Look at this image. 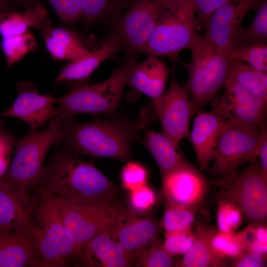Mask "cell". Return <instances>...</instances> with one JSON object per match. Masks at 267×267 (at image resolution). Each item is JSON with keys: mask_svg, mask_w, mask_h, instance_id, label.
Wrapping results in <instances>:
<instances>
[{"mask_svg": "<svg viewBox=\"0 0 267 267\" xmlns=\"http://www.w3.org/2000/svg\"><path fill=\"white\" fill-rule=\"evenodd\" d=\"M63 147L44 165L37 187L71 203L108 205L118 194L116 185L92 161L82 160Z\"/></svg>", "mask_w": 267, "mask_h": 267, "instance_id": "1", "label": "cell"}, {"mask_svg": "<svg viewBox=\"0 0 267 267\" xmlns=\"http://www.w3.org/2000/svg\"><path fill=\"white\" fill-rule=\"evenodd\" d=\"M112 113L87 123L77 122L74 117L57 116L62 127L59 143L78 155L128 161L132 146L139 140V130L145 125V120L142 118L134 121Z\"/></svg>", "mask_w": 267, "mask_h": 267, "instance_id": "2", "label": "cell"}, {"mask_svg": "<svg viewBox=\"0 0 267 267\" xmlns=\"http://www.w3.org/2000/svg\"><path fill=\"white\" fill-rule=\"evenodd\" d=\"M136 56H126L122 65L107 79L92 84L77 82L68 93L57 98L60 118L76 114H109L118 108L122 97L130 67Z\"/></svg>", "mask_w": 267, "mask_h": 267, "instance_id": "3", "label": "cell"}, {"mask_svg": "<svg viewBox=\"0 0 267 267\" xmlns=\"http://www.w3.org/2000/svg\"><path fill=\"white\" fill-rule=\"evenodd\" d=\"M191 57L185 64L188 75L185 86L195 112H198L223 88L228 78L229 57L198 35L191 49Z\"/></svg>", "mask_w": 267, "mask_h": 267, "instance_id": "4", "label": "cell"}, {"mask_svg": "<svg viewBox=\"0 0 267 267\" xmlns=\"http://www.w3.org/2000/svg\"><path fill=\"white\" fill-rule=\"evenodd\" d=\"M61 136L62 127L56 115L45 130L31 131L17 142L12 163L1 179L29 193L37 190L45 156L54 144L59 142Z\"/></svg>", "mask_w": 267, "mask_h": 267, "instance_id": "5", "label": "cell"}, {"mask_svg": "<svg viewBox=\"0 0 267 267\" xmlns=\"http://www.w3.org/2000/svg\"><path fill=\"white\" fill-rule=\"evenodd\" d=\"M35 214L34 233L39 253L36 267H63L76 260L74 246L69 237L57 197L39 194Z\"/></svg>", "mask_w": 267, "mask_h": 267, "instance_id": "6", "label": "cell"}, {"mask_svg": "<svg viewBox=\"0 0 267 267\" xmlns=\"http://www.w3.org/2000/svg\"><path fill=\"white\" fill-rule=\"evenodd\" d=\"M198 30L192 0H180L159 21L140 53L178 61L182 50L191 49Z\"/></svg>", "mask_w": 267, "mask_h": 267, "instance_id": "7", "label": "cell"}, {"mask_svg": "<svg viewBox=\"0 0 267 267\" xmlns=\"http://www.w3.org/2000/svg\"><path fill=\"white\" fill-rule=\"evenodd\" d=\"M266 134L267 127L261 130H254L227 121L212 160L211 174L218 176L220 181H224L235 175L244 163L254 162Z\"/></svg>", "mask_w": 267, "mask_h": 267, "instance_id": "8", "label": "cell"}, {"mask_svg": "<svg viewBox=\"0 0 267 267\" xmlns=\"http://www.w3.org/2000/svg\"><path fill=\"white\" fill-rule=\"evenodd\" d=\"M180 0H134L112 25L127 55L140 53L163 16Z\"/></svg>", "mask_w": 267, "mask_h": 267, "instance_id": "9", "label": "cell"}, {"mask_svg": "<svg viewBox=\"0 0 267 267\" xmlns=\"http://www.w3.org/2000/svg\"><path fill=\"white\" fill-rule=\"evenodd\" d=\"M57 198L76 260H79L86 245L98 234L114 225L121 207L115 203L108 205L71 203Z\"/></svg>", "mask_w": 267, "mask_h": 267, "instance_id": "10", "label": "cell"}, {"mask_svg": "<svg viewBox=\"0 0 267 267\" xmlns=\"http://www.w3.org/2000/svg\"><path fill=\"white\" fill-rule=\"evenodd\" d=\"M222 183V199L235 204L250 223L265 224L267 217V175L253 163Z\"/></svg>", "mask_w": 267, "mask_h": 267, "instance_id": "11", "label": "cell"}, {"mask_svg": "<svg viewBox=\"0 0 267 267\" xmlns=\"http://www.w3.org/2000/svg\"><path fill=\"white\" fill-rule=\"evenodd\" d=\"M153 107L162 133L179 147L181 140L188 136L190 119L195 112L185 87L177 82L174 72L168 90L153 99Z\"/></svg>", "mask_w": 267, "mask_h": 267, "instance_id": "12", "label": "cell"}, {"mask_svg": "<svg viewBox=\"0 0 267 267\" xmlns=\"http://www.w3.org/2000/svg\"><path fill=\"white\" fill-rule=\"evenodd\" d=\"M223 88V93L213 102L212 111L226 121L254 130H261L267 127V104L230 80L227 79Z\"/></svg>", "mask_w": 267, "mask_h": 267, "instance_id": "13", "label": "cell"}, {"mask_svg": "<svg viewBox=\"0 0 267 267\" xmlns=\"http://www.w3.org/2000/svg\"><path fill=\"white\" fill-rule=\"evenodd\" d=\"M162 181L166 203L184 207H199L208 188L205 178L186 160L162 176Z\"/></svg>", "mask_w": 267, "mask_h": 267, "instance_id": "14", "label": "cell"}, {"mask_svg": "<svg viewBox=\"0 0 267 267\" xmlns=\"http://www.w3.org/2000/svg\"><path fill=\"white\" fill-rule=\"evenodd\" d=\"M261 0H233L215 10L204 28V37L220 50L228 54L233 37L244 17L258 8Z\"/></svg>", "mask_w": 267, "mask_h": 267, "instance_id": "15", "label": "cell"}, {"mask_svg": "<svg viewBox=\"0 0 267 267\" xmlns=\"http://www.w3.org/2000/svg\"><path fill=\"white\" fill-rule=\"evenodd\" d=\"M18 95L13 104L0 114V117L18 118L28 124L34 131L57 115L54 107L56 99L50 95L38 93L33 83L18 84Z\"/></svg>", "mask_w": 267, "mask_h": 267, "instance_id": "16", "label": "cell"}, {"mask_svg": "<svg viewBox=\"0 0 267 267\" xmlns=\"http://www.w3.org/2000/svg\"><path fill=\"white\" fill-rule=\"evenodd\" d=\"M39 200L31 193L14 187L0 178V229L33 228Z\"/></svg>", "mask_w": 267, "mask_h": 267, "instance_id": "17", "label": "cell"}, {"mask_svg": "<svg viewBox=\"0 0 267 267\" xmlns=\"http://www.w3.org/2000/svg\"><path fill=\"white\" fill-rule=\"evenodd\" d=\"M160 225L153 218L139 217L121 207L113 225L118 241L134 258L157 238Z\"/></svg>", "mask_w": 267, "mask_h": 267, "instance_id": "18", "label": "cell"}, {"mask_svg": "<svg viewBox=\"0 0 267 267\" xmlns=\"http://www.w3.org/2000/svg\"><path fill=\"white\" fill-rule=\"evenodd\" d=\"M113 225L98 234L86 245L79 260L83 265L127 267L132 265L135 258L116 239Z\"/></svg>", "mask_w": 267, "mask_h": 267, "instance_id": "19", "label": "cell"}, {"mask_svg": "<svg viewBox=\"0 0 267 267\" xmlns=\"http://www.w3.org/2000/svg\"><path fill=\"white\" fill-rule=\"evenodd\" d=\"M34 228L0 229V267H36L39 253Z\"/></svg>", "mask_w": 267, "mask_h": 267, "instance_id": "20", "label": "cell"}, {"mask_svg": "<svg viewBox=\"0 0 267 267\" xmlns=\"http://www.w3.org/2000/svg\"><path fill=\"white\" fill-rule=\"evenodd\" d=\"M227 121L213 111L200 112L194 119L187 137L192 145L201 170L207 169Z\"/></svg>", "mask_w": 267, "mask_h": 267, "instance_id": "21", "label": "cell"}, {"mask_svg": "<svg viewBox=\"0 0 267 267\" xmlns=\"http://www.w3.org/2000/svg\"><path fill=\"white\" fill-rule=\"evenodd\" d=\"M169 68L157 56L149 55L142 61L132 64L127 79V84L146 95L153 100L164 92Z\"/></svg>", "mask_w": 267, "mask_h": 267, "instance_id": "22", "label": "cell"}, {"mask_svg": "<svg viewBox=\"0 0 267 267\" xmlns=\"http://www.w3.org/2000/svg\"><path fill=\"white\" fill-rule=\"evenodd\" d=\"M123 50L120 40L112 34L97 49L65 66L56 78L57 83L64 81L82 82L88 78L104 61L115 59L117 52Z\"/></svg>", "mask_w": 267, "mask_h": 267, "instance_id": "23", "label": "cell"}, {"mask_svg": "<svg viewBox=\"0 0 267 267\" xmlns=\"http://www.w3.org/2000/svg\"><path fill=\"white\" fill-rule=\"evenodd\" d=\"M50 26L47 12L39 3L21 12L7 11L0 14V34L2 38L24 34L30 28L38 29L43 33Z\"/></svg>", "mask_w": 267, "mask_h": 267, "instance_id": "24", "label": "cell"}, {"mask_svg": "<svg viewBox=\"0 0 267 267\" xmlns=\"http://www.w3.org/2000/svg\"><path fill=\"white\" fill-rule=\"evenodd\" d=\"M215 230L210 226L200 223L197 225L194 242L190 250L184 255L183 259L176 264L182 267H224V260L214 253L211 240Z\"/></svg>", "mask_w": 267, "mask_h": 267, "instance_id": "25", "label": "cell"}, {"mask_svg": "<svg viewBox=\"0 0 267 267\" xmlns=\"http://www.w3.org/2000/svg\"><path fill=\"white\" fill-rule=\"evenodd\" d=\"M43 34L47 49L57 59L73 61L89 52L78 35L72 31L49 27Z\"/></svg>", "mask_w": 267, "mask_h": 267, "instance_id": "26", "label": "cell"}, {"mask_svg": "<svg viewBox=\"0 0 267 267\" xmlns=\"http://www.w3.org/2000/svg\"><path fill=\"white\" fill-rule=\"evenodd\" d=\"M143 144L156 162L161 176L174 170L186 160L171 139L164 133L148 131Z\"/></svg>", "mask_w": 267, "mask_h": 267, "instance_id": "27", "label": "cell"}, {"mask_svg": "<svg viewBox=\"0 0 267 267\" xmlns=\"http://www.w3.org/2000/svg\"><path fill=\"white\" fill-rule=\"evenodd\" d=\"M227 79L245 88L254 97L267 104V74L247 64L229 58Z\"/></svg>", "mask_w": 267, "mask_h": 267, "instance_id": "28", "label": "cell"}, {"mask_svg": "<svg viewBox=\"0 0 267 267\" xmlns=\"http://www.w3.org/2000/svg\"><path fill=\"white\" fill-rule=\"evenodd\" d=\"M134 0H82L83 16L86 26L98 22L112 24Z\"/></svg>", "mask_w": 267, "mask_h": 267, "instance_id": "29", "label": "cell"}, {"mask_svg": "<svg viewBox=\"0 0 267 267\" xmlns=\"http://www.w3.org/2000/svg\"><path fill=\"white\" fill-rule=\"evenodd\" d=\"M255 11L256 15L251 24L246 28L241 26L237 30L231 48L267 43V0H261Z\"/></svg>", "mask_w": 267, "mask_h": 267, "instance_id": "30", "label": "cell"}, {"mask_svg": "<svg viewBox=\"0 0 267 267\" xmlns=\"http://www.w3.org/2000/svg\"><path fill=\"white\" fill-rule=\"evenodd\" d=\"M198 209L166 203L161 225L166 232L191 228Z\"/></svg>", "mask_w": 267, "mask_h": 267, "instance_id": "31", "label": "cell"}, {"mask_svg": "<svg viewBox=\"0 0 267 267\" xmlns=\"http://www.w3.org/2000/svg\"><path fill=\"white\" fill-rule=\"evenodd\" d=\"M34 36L28 31L26 33L6 38H2L1 47L8 66H11L21 59L36 46Z\"/></svg>", "mask_w": 267, "mask_h": 267, "instance_id": "32", "label": "cell"}, {"mask_svg": "<svg viewBox=\"0 0 267 267\" xmlns=\"http://www.w3.org/2000/svg\"><path fill=\"white\" fill-rule=\"evenodd\" d=\"M228 57L241 61L257 71L267 72V43L232 48L228 53Z\"/></svg>", "mask_w": 267, "mask_h": 267, "instance_id": "33", "label": "cell"}, {"mask_svg": "<svg viewBox=\"0 0 267 267\" xmlns=\"http://www.w3.org/2000/svg\"><path fill=\"white\" fill-rule=\"evenodd\" d=\"M211 245L214 253L219 258L237 259L246 250L244 248L236 233H226L218 230L214 234Z\"/></svg>", "mask_w": 267, "mask_h": 267, "instance_id": "34", "label": "cell"}, {"mask_svg": "<svg viewBox=\"0 0 267 267\" xmlns=\"http://www.w3.org/2000/svg\"><path fill=\"white\" fill-rule=\"evenodd\" d=\"M243 214L235 204L222 199L218 207L217 222L219 231L234 232L242 224Z\"/></svg>", "mask_w": 267, "mask_h": 267, "instance_id": "35", "label": "cell"}, {"mask_svg": "<svg viewBox=\"0 0 267 267\" xmlns=\"http://www.w3.org/2000/svg\"><path fill=\"white\" fill-rule=\"evenodd\" d=\"M162 244L164 250L171 256L184 255L192 247L195 238L191 228L171 232H165Z\"/></svg>", "mask_w": 267, "mask_h": 267, "instance_id": "36", "label": "cell"}, {"mask_svg": "<svg viewBox=\"0 0 267 267\" xmlns=\"http://www.w3.org/2000/svg\"><path fill=\"white\" fill-rule=\"evenodd\" d=\"M147 250H143L139 255L138 266L144 267H171L174 266L172 256L163 248L157 238Z\"/></svg>", "mask_w": 267, "mask_h": 267, "instance_id": "37", "label": "cell"}, {"mask_svg": "<svg viewBox=\"0 0 267 267\" xmlns=\"http://www.w3.org/2000/svg\"><path fill=\"white\" fill-rule=\"evenodd\" d=\"M65 23L72 24L82 18V0H47Z\"/></svg>", "mask_w": 267, "mask_h": 267, "instance_id": "38", "label": "cell"}, {"mask_svg": "<svg viewBox=\"0 0 267 267\" xmlns=\"http://www.w3.org/2000/svg\"><path fill=\"white\" fill-rule=\"evenodd\" d=\"M147 178L146 170L138 163L128 162L121 172L122 184L129 191L146 184Z\"/></svg>", "mask_w": 267, "mask_h": 267, "instance_id": "39", "label": "cell"}, {"mask_svg": "<svg viewBox=\"0 0 267 267\" xmlns=\"http://www.w3.org/2000/svg\"><path fill=\"white\" fill-rule=\"evenodd\" d=\"M233 0H192L199 30L204 29L208 19L218 8Z\"/></svg>", "mask_w": 267, "mask_h": 267, "instance_id": "40", "label": "cell"}, {"mask_svg": "<svg viewBox=\"0 0 267 267\" xmlns=\"http://www.w3.org/2000/svg\"><path fill=\"white\" fill-rule=\"evenodd\" d=\"M130 202L134 210L141 212L149 209L155 202L154 191L146 184L130 191Z\"/></svg>", "mask_w": 267, "mask_h": 267, "instance_id": "41", "label": "cell"}, {"mask_svg": "<svg viewBox=\"0 0 267 267\" xmlns=\"http://www.w3.org/2000/svg\"><path fill=\"white\" fill-rule=\"evenodd\" d=\"M15 138L3 129H0V177L7 171Z\"/></svg>", "mask_w": 267, "mask_h": 267, "instance_id": "42", "label": "cell"}, {"mask_svg": "<svg viewBox=\"0 0 267 267\" xmlns=\"http://www.w3.org/2000/svg\"><path fill=\"white\" fill-rule=\"evenodd\" d=\"M266 262L267 257L245 251L234 260L232 265L235 267H266Z\"/></svg>", "mask_w": 267, "mask_h": 267, "instance_id": "43", "label": "cell"}, {"mask_svg": "<svg viewBox=\"0 0 267 267\" xmlns=\"http://www.w3.org/2000/svg\"><path fill=\"white\" fill-rule=\"evenodd\" d=\"M236 235L246 251H248L256 239V224L250 223Z\"/></svg>", "mask_w": 267, "mask_h": 267, "instance_id": "44", "label": "cell"}, {"mask_svg": "<svg viewBox=\"0 0 267 267\" xmlns=\"http://www.w3.org/2000/svg\"><path fill=\"white\" fill-rule=\"evenodd\" d=\"M257 157L259 163L263 172L267 175V134L263 137L258 150Z\"/></svg>", "mask_w": 267, "mask_h": 267, "instance_id": "45", "label": "cell"}, {"mask_svg": "<svg viewBox=\"0 0 267 267\" xmlns=\"http://www.w3.org/2000/svg\"><path fill=\"white\" fill-rule=\"evenodd\" d=\"M9 4L7 0H0V14L7 11Z\"/></svg>", "mask_w": 267, "mask_h": 267, "instance_id": "46", "label": "cell"}, {"mask_svg": "<svg viewBox=\"0 0 267 267\" xmlns=\"http://www.w3.org/2000/svg\"><path fill=\"white\" fill-rule=\"evenodd\" d=\"M18 3L22 4L28 8L31 7L32 5H34V2L35 0H15Z\"/></svg>", "mask_w": 267, "mask_h": 267, "instance_id": "47", "label": "cell"}]
</instances>
